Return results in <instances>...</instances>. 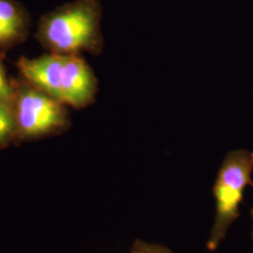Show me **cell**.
Wrapping results in <instances>:
<instances>
[{
  "mask_svg": "<svg viewBox=\"0 0 253 253\" xmlns=\"http://www.w3.org/2000/svg\"><path fill=\"white\" fill-rule=\"evenodd\" d=\"M13 84L17 138L36 139L58 133L70 126L65 104L26 81Z\"/></svg>",
  "mask_w": 253,
  "mask_h": 253,
  "instance_id": "cell-3",
  "label": "cell"
},
{
  "mask_svg": "<svg viewBox=\"0 0 253 253\" xmlns=\"http://www.w3.org/2000/svg\"><path fill=\"white\" fill-rule=\"evenodd\" d=\"M14 89L13 84L7 79L5 69L0 58V103H13Z\"/></svg>",
  "mask_w": 253,
  "mask_h": 253,
  "instance_id": "cell-8",
  "label": "cell"
},
{
  "mask_svg": "<svg viewBox=\"0 0 253 253\" xmlns=\"http://www.w3.org/2000/svg\"><path fill=\"white\" fill-rule=\"evenodd\" d=\"M98 92V81L79 54H66L60 80V101L74 108L91 104Z\"/></svg>",
  "mask_w": 253,
  "mask_h": 253,
  "instance_id": "cell-4",
  "label": "cell"
},
{
  "mask_svg": "<svg viewBox=\"0 0 253 253\" xmlns=\"http://www.w3.org/2000/svg\"><path fill=\"white\" fill-rule=\"evenodd\" d=\"M102 7L100 0H74L42 15L37 39L50 53L100 54Z\"/></svg>",
  "mask_w": 253,
  "mask_h": 253,
  "instance_id": "cell-1",
  "label": "cell"
},
{
  "mask_svg": "<svg viewBox=\"0 0 253 253\" xmlns=\"http://www.w3.org/2000/svg\"><path fill=\"white\" fill-rule=\"evenodd\" d=\"M66 54H43L36 58L21 56L17 68L24 80L60 101V80Z\"/></svg>",
  "mask_w": 253,
  "mask_h": 253,
  "instance_id": "cell-5",
  "label": "cell"
},
{
  "mask_svg": "<svg viewBox=\"0 0 253 253\" xmlns=\"http://www.w3.org/2000/svg\"><path fill=\"white\" fill-rule=\"evenodd\" d=\"M253 151L234 150L227 154L214 185L216 217L208 238L210 252L216 251L225 238L231 225L238 218L245 189L253 187Z\"/></svg>",
  "mask_w": 253,
  "mask_h": 253,
  "instance_id": "cell-2",
  "label": "cell"
},
{
  "mask_svg": "<svg viewBox=\"0 0 253 253\" xmlns=\"http://www.w3.org/2000/svg\"><path fill=\"white\" fill-rule=\"evenodd\" d=\"M130 253H172L169 249L162 245L147 243L142 240H136Z\"/></svg>",
  "mask_w": 253,
  "mask_h": 253,
  "instance_id": "cell-9",
  "label": "cell"
},
{
  "mask_svg": "<svg viewBox=\"0 0 253 253\" xmlns=\"http://www.w3.org/2000/svg\"><path fill=\"white\" fill-rule=\"evenodd\" d=\"M251 213H252V217H253V208L252 209V211H251Z\"/></svg>",
  "mask_w": 253,
  "mask_h": 253,
  "instance_id": "cell-10",
  "label": "cell"
},
{
  "mask_svg": "<svg viewBox=\"0 0 253 253\" xmlns=\"http://www.w3.org/2000/svg\"><path fill=\"white\" fill-rule=\"evenodd\" d=\"M30 15L16 0H0V47L9 49L28 35Z\"/></svg>",
  "mask_w": 253,
  "mask_h": 253,
  "instance_id": "cell-6",
  "label": "cell"
},
{
  "mask_svg": "<svg viewBox=\"0 0 253 253\" xmlns=\"http://www.w3.org/2000/svg\"><path fill=\"white\" fill-rule=\"evenodd\" d=\"M17 137V126L12 104L0 103V147Z\"/></svg>",
  "mask_w": 253,
  "mask_h": 253,
  "instance_id": "cell-7",
  "label": "cell"
}]
</instances>
